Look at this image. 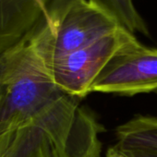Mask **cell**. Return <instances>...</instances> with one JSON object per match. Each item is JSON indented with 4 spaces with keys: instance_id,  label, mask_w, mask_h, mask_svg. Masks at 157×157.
<instances>
[{
    "instance_id": "11",
    "label": "cell",
    "mask_w": 157,
    "mask_h": 157,
    "mask_svg": "<svg viewBox=\"0 0 157 157\" xmlns=\"http://www.w3.org/2000/svg\"><path fill=\"white\" fill-rule=\"evenodd\" d=\"M3 66H4V58L2 55L0 56V95H1V80H2V73H3Z\"/></svg>"
},
{
    "instance_id": "6",
    "label": "cell",
    "mask_w": 157,
    "mask_h": 157,
    "mask_svg": "<svg viewBox=\"0 0 157 157\" xmlns=\"http://www.w3.org/2000/svg\"><path fill=\"white\" fill-rule=\"evenodd\" d=\"M52 0H0V56L38 24Z\"/></svg>"
},
{
    "instance_id": "10",
    "label": "cell",
    "mask_w": 157,
    "mask_h": 157,
    "mask_svg": "<svg viewBox=\"0 0 157 157\" xmlns=\"http://www.w3.org/2000/svg\"><path fill=\"white\" fill-rule=\"evenodd\" d=\"M130 152L133 153L135 157H157V151H130Z\"/></svg>"
},
{
    "instance_id": "2",
    "label": "cell",
    "mask_w": 157,
    "mask_h": 157,
    "mask_svg": "<svg viewBox=\"0 0 157 157\" xmlns=\"http://www.w3.org/2000/svg\"><path fill=\"white\" fill-rule=\"evenodd\" d=\"M122 27L89 0H52L30 33L45 61L85 47Z\"/></svg>"
},
{
    "instance_id": "4",
    "label": "cell",
    "mask_w": 157,
    "mask_h": 157,
    "mask_svg": "<svg viewBox=\"0 0 157 157\" xmlns=\"http://www.w3.org/2000/svg\"><path fill=\"white\" fill-rule=\"evenodd\" d=\"M157 91V49L137 39L120 49L105 65L91 93L135 95Z\"/></svg>"
},
{
    "instance_id": "3",
    "label": "cell",
    "mask_w": 157,
    "mask_h": 157,
    "mask_svg": "<svg viewBox=\"0 0 157 157\" xmlns=\"http://www.w3.org/2000/svg\"><path fill=\"white\" fill-rule=\"evenodd\" d=\"M135 40L134 33L119 27L85 47L45 62L56 84L67 94L81 99L91 93L93 83L109 60Z\"/></svg>"
},
{
    "instance_id": "9",
    "label": "cell",
    "mask_w": 157,
    "mask_h": 157,
    "mask_svg": "<svg viewBox=\"0 0 157 157\" xmlns=\"http://www.w3.org/2000/svg\"><path fill=\"white\" fill-rule=\"evenodd\" d=\"M106 157H135V156L130 151H126L116 144L107 150Z\"/></svg>"
},
{
    "instance_id": "8",
    "label": "cell",
    "mask_w": 157,
    "mask_h": 157,
    "mask_svg": "<svg viewBox=\"0 0 157 157\" xmlns=\"http://www.w3.org/2000/svg\"><path fill=\"white\" fill-rule=\"evenodd\" d=\"M110 16H112L122 27L132 33L150 35L146 22L136 9L133 0H89Z\"/></svg>"
},
{
    "instance_id": "5",
    "label": "cell",
    "mask_w": 157,
    "mask_h": 157,
    "mask_svg": "<svg viewBox=\"0 0 157 157\" xmlns=\"http://www.w3.org/2000/svg\"><path fill=\"white\" fill-rule=\"evenodd\" d=\"M46 110L0 133V157H61L49 129Z\"/></svg>"
},
{
    "instance_id": "7",
    "label": "cell",
    "mask_w": 157,
    "mask_h": 157,
    "mask_svg": "<svg viewBox=\"0 0 157 157\" xmlns=\"http://www.w3.org/2000/svg\"><path fill=\"white\" fill-rule=\"evenodd\" d=\"M120 148L130 151H157V117L138 116L117 127Z\"/></svg>"
},
{
    "instance_id": "1",
    "label": "cell",
    "mask_w": 157,
    "mask_h": 157,
    "mask_svg": "<svg viewBox=\"0 0 157 157\" xmlns=\"http://www.w3.org/2000/svg\"><path fill=\"white\" fill-rule=\"evenodd\" d=\"M0 133L32 119L64 93L30 34L3 55Z\"/></svg>"
}]
</instances>
